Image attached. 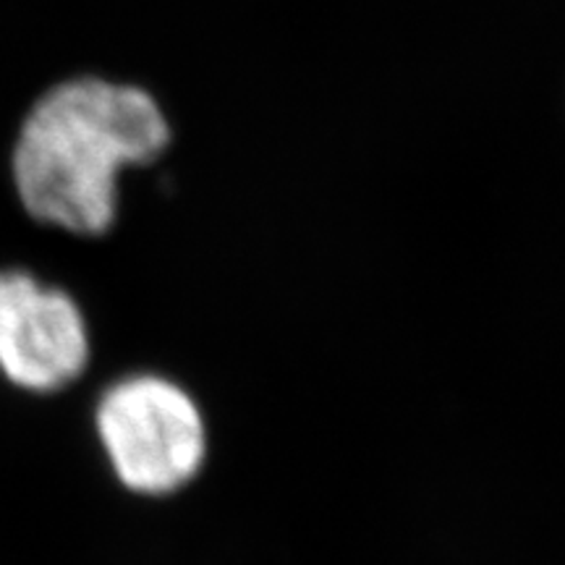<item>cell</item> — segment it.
<instances>
[{
	"instance_id": "3957f363",
	"label": "cell",
	"mask_w": 565,
	"mask_h": 565,
	"mask_svg": "<svg viewBox=\"0 0 565 565\" xmlns=\"http://www.w3.org/2000/svg\"><path fill=\"white\" fill-rule=\"evenodd\" d=\"M87 362V320L71 294L26 267H0V380L19 393L53 395Z\"/></svg>"
},
{
	"instance_id": "6da1fadb",
	"label": "cell",
	"mask_w": 565,
	"mask_h": 565,
	"mask_svg": "<svg viewBox=\"0 0 565 565\" xmlns=\"http://www.w3.org/2000/svg\"><path fill=\"white\" fill-rule=\"evenodd\" d=\"M168 141L166 116L145 89L63 82L21 124L11 152L13 192L32 221L100 236L116 221L118 173L154 162Z\"/></svg>"
},
{
	"instance_id": "7a4b0ae2",
	"label": "cell",
	"mask_w": 565,
	"mask_h": 565,
	"mask_svg": "<svg viewBox=\"0 0 565 565\" xmlns=\"http://www.w3.org/2000/svg\"><path fill=\"white\" fill-rule=\"evenodd\" d=\"M105 456L126 490L162 498L200 475L207 427L194 398L158 374L113 383L95 412Z\"/></svg>"
}]
</instances>
